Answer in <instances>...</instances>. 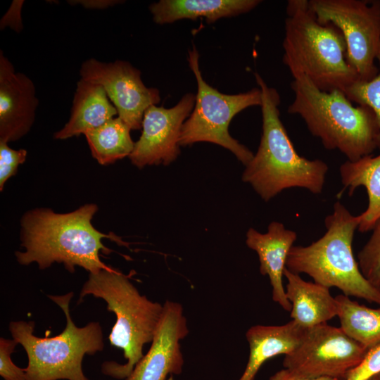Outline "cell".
I'll return each mask as SVG.
<instances>
[{
	"label": "cell",
	"instance_id": "1",
	"mask_svg": "<svg viewBox=\"0 0 380 380\" xmlns=\"http://www.w3.org/2000/svg\"><path fill=\"white\" fill-rule=\"evenodd\" d=\"M98 210L91 203L68 213H56L50 209L38 208L25 214L21 220V246L24 251L15 255L20 265L36 262L40 270L54 262L63 264L70 272L78 266L95 274L112 268L100 258L101 251H111L102 243L103 238L127 245L114 234H106L97 230L91 220Z\"/></svg>",
	"mask_w": 380,
	"mask_h": 380
},
{
	"label": "cell",
	"instance_id": "2",
	"mask_svg": "<svg viewBox=\"0 0 380 380\" xmlns=\"http://www.w3.org/2000/svg\"><path fill=\"white\" fill-rule=\"evenodd\" d=\"M255 78L262 94V133L257 153L246 165L243 181L265 201L293 187L321 194L328 165L322 160H308L296 152L280 119L278 91L258 73H255Z\"/></svg>",
	"mask_w": 380,
	"mask_h": 380
},
{
	"label": "cell",
	"instance_id": "3",
	"mask_svg": "<svg viewBox=\"0 0 380 380\" xmlns=\"http://www.w3.org/2000/svg\"><path fill=\"white\" fill-rule=\"evenodd\" d=\"M291 87L294 99L288 113L299 115L326 149L356 161L378 148L379 127L369 107L355 106L341 90L322 91L303 75L294 77Z\"/></svg>",
	"mask_w": 380,
	"mask_h": 380
},
{
	"label": "cell",
	"instance_id": "4",
	"mask_svg": "<svg viewBox=\"0 0 380 380\" xmlns=\"http://www.w3.org/2000/svg\"><path fill=\"white\" fill-rule=\"evenodd\" d=\"M286 13L282 60L293 78L303 75L322 91L345 94L359 77L348 63L342 32L320 23L308 0L289 1Z\"/></svg>",
	"mask_w": 380,
	"mask_h": 380
},
{
	"label": "cell",
	"instance_id": "5",
	"mask_svg": "<svg viewBox=\"0 0 380 380\" xmlns=\"http://www.w3.org/2000/svg\"><path fill=\"white\" fill-rule=\"evenodd\" d=\"M101 298L116 320L108 336L110 345L122 350L125 364L106 361L103 374L115 379H127L143 357V348L151 343L159 324L163 304L153 302L141 295L120 270L110 268L89 274L80 293L78 303L86 296Z\"/></svg>",
	"mask_w": 380,
	"mask_h": 380
},
{
	"label": "cell",
	"instance_id": "6",
	"mask_svg": "<svg viewBox=\"0 0 380 380\" xmlns=\"http://www.w3.org/2000/svg\"><path fill=\"white\" fill-rule=\"evenodd\" d=\"M359 222V215L353 216L336 201L332 214L325 217V234L309 246H293L286 269L307 274L315 283L338 288L347 296L380 305V290L362 275L353 253V239Z\"/></svg>",
	"mask_w": 380,
	"mask_h": 380
},
{
	"label": "cell",
	"instance_id": "7",
	"mask_svg": "<svg viewBox=\"0 0 380 380\" xmlns=\"http://www.w3.org/2000/svg\"><path fill=\"white\" fill-rule=\"evenodd\" d=\"M74 293L48 295L63 310L65 327L53 337L42 338L34 334V321H11L8 325L13 339L23 346L27 356L25 368L26 380H89L84 374V355H94L104 348L100 322H90L77 327L73 322L70 303Z\"/></svg>",
	"mask_w": 380,
	"mask_h": 380
},
{
	"label": "cell",
	"instance_id": "8",
	"mask_svg": "<svg viewBox=\"0 0 380 380\" xmlns=\"http://www.w3.org/2000/svg\"><path fill=\"white\" fill-rule=\"evenodd\" d=\"M188 62L196 80L197 93L194 109L182 125L179 145L199 141L213 143L230 151L246 165L253 153L229 134V125L232 118L244 109L261 106L260 89L253 88L236 94L221 93L203 80L199 53L194 46L189 51Z\"/></svg>",
	"mask_w": 380,
	"mask_h": 380
},
{
	"label": "cell",
	"instance_id": "9",
	"mask_svg": "<svg viewBox=\"0 0 380 380\" xmlns=\"http://www.w3.org/2000/svg\"><path fill=\"white\" fill-rule=\"evenodd\" d=\"M310 8L322 24L331 23L342 32L350 65L359 80L369 81L379 69L380 1L310 0Z\"/></svg>",
	"mask_w": 380,
	"mask_h": 380
},
{
	"label": "cell",
	"instance_id": "10",
	"mask_svg": "<svg viewBox=\"0 0 380 380\" xmlns=\"http://www.w3.org/2000/svg\"><path fill=\"white\" fill-rule=\"evenodd\" d=\"M368 350L341 327L325 323L306 329L299 345L284 356L283 365L301 378L346 379Z\"/></svg>",
	"mask_w": 380,
	"mask_h": 380
},
{
	"label": "cell",
	"instance_id": "11",
	"mask_svg": "<svg viewBox=\"0 0 380 380\" xmlns=\"http://www.w3.org/2000/svg\"><path fill=\"white\" fill-rule=\"evenodd\" d=\"M80 74L82 79L103 88L118 116L131 129H141L146 109L160 101L159 90L146 87L140 70L127 61L106 63L89 58L81 65Z\"/></svg>",
	"mask_w": 380,
	"mask_h": 380
},
{
	"label": "cell",
	"instance_id": "12",
	"mask_svg": "<svg viewBox=\"0 0 380 380\" xmlns=\"http://www.w3.org/2000/svg\"><path fill=\"white\" fill-rule=\"evenodd\" d=\"M196 95L184 94L173 107L153 105L144 114L141 134L134 143L129 158L139 168L146 165H167L179 155V138L185 120L192 112Z\"/></svg>",
	"mask_w": 380,
	"mask_h": 380
},
{
	"label": "cell",
	"instance_id": "13",
	"mask_svg": "<svg viewBox=\"0 0 380 380\" xmlns=\"http://www.w3.org/2000/svg\"><path fill=\"white\" fill-rule=\"evenodd\" d=\"M189 332L182 305L166 300L149 350L126 380H165L181 374L184 360L180 342Z\"/></svg>",
	"mask_w": 380,
	"mask_h": 380
},
{
	"label": "cell",
	"instance_id": "14",
	"mask_svg": "<svg viewBox=\"0 0 380 380\" xmlns=\"http://www.w3.org/2000/svg\"><path fill=\"white\" fill-rule=\"evenodd\" d=\"M39 104L35 86L26 75L16 72L0 51V141L8 143L31 129Z\"/></svg>",
	"mask_w": 380,
	"mask_h": 380
},
{
	"label": "cell",
	"instance_id": "15",
	"mask_svg": "<svg viewBox=\"0 0 380 380\" xmlns=\"http://www.w3.org/2000/svg\"><path fill=\"white\" fill-rule=\"evenodd\" d=\"M296 238L294 231L286 229L281 222H272L265 234L250 228L246 239L247 246L258 255L261 274L270 279L272 300L289 312L291 305L286 296L283 276L289 253Z\"/></svg>",
	"mask_w": 380,
	"mask_h": 380
},
{
	"label": "cell",
	"instance_id": "16",
	"mask_svg": "<svg viewBox=\"0 0 380 380\" xmlns=\"http://www.w3.org/2000/svg\"><path fill=\"white\" fill-rule=\"evenodd\" d=\"M284 276L287 279L285 291L291 305L293 321L308 329L325 324L337 316L336 301L329 288L306 281L286 267Z\"/></svg>",
	"mask_w": 380,
	"mask_h": 380
},
{
	"label": "cell",
	"instance_id": "17",
	"mask_svg": "<svg viewBox=\"0 0 380 380\" xmlns=\"http://www.w3.org/2000/svg\"><path fill=\"white\" fill-rule=\"evenodd\" d=\"M115 115L118 111L103 88L81 78L77 83L70 119L54 134V139H67L85 134Z\"/></svg>",
	"mask_w": 380,
	"mask_h": 380
},
{
	"label": "cell",
	"instance_id": "18",
	"mask_svg": "<svg viewBox=\"0 0 380 380\" xmlns=\"http://www.w3.org/2000/svg\"><path fill=\"white\" fill-rule=\"evenodd\" d=\"M306 329L294 321L278 326L255 325L246 333L249 357L239 380H254L261 366L269 359L287 355L301 342Z\"/></svg>",
	"mask_w": 380,
	"mask_h": 380
},
{
	"label": "cell",
	"instance_id": "19",
	"mask_svg": "<svg viewBox=\"0 0 380 380\" xmlns=\"http://www.w3.org/2000/svg\"><path fill=\"white\" fill-rule=\"evenodd\" d=\"M260 2L259 0H160L151 4L149 11L153 21L158 25L198 18L213 23L222 18L248 13Z\"/></svg>",
	"mask_w": 380,
	"mask_h": 380
},
{
	"label": "cell",
	"instance_id": "20",
	"mask_svg": "<svg viewBox=\"0 0 380 380\" xmlns=\"http://www.w3.org/2000/svg\"><path fill=\"white\" fill-rule=\"evenodd\" d=\"M340 175L344 187L338 195L346 189H348L350 195L358 186L366 189L368 206L359 215L357 229L361 232L372 230L380 218V154L368 155L356 161H346L340 167Z\"/></svg>",
	"mask_w": 380,
	"mask_h": 380
},
{
	"label": "cell",
	"instance_id": "21",
	"mask_svg": "<svg viewBox=\"0 0 380 380\" xmlns=\"http://www.w3.org/2000/svg\"><path fill=\"white\" fill-rule=\"evenodd\" d=\"M341 329L367 349L380 343V307L371 308L341 294L335 297Z\"/></svg>",
	"mask_w": 380,
	"mask_h": 380
},
{
	"label": "cell",
	"instance_id": "22",
	"mask_svg": "<svg viewBox=\"0 0 380 380\" xmlns=\"http://www.w3.org/2000/svg\"><path fill=\"white\" fill-rule=\"evenodd\" d=\"M131 128L118 116L87 132L84 136L92 156L101 165H108L129 156L134 146Z\"/></svg>",
	"mask_w": 380,
	"mask_h": 380
},
{
	"label": "cell",
	"instance_id": "23",
	"mask_svg": "<svg viewBox=\"0 0 380 380\" xmlns=\"http://www.w3.org/2000/svg\"><path fill=\"white\" fill-rule=\"evenodd\" d=\"M358 266L366 279L380 290V218L372 229V234L357 254Z\"/></svg>",
	"mask_w": 380,
	"mask_h": 380
},
{
	"label": "cell",
	"instance_id": "24",
	"mask_svg": "<svg viewBox=\"0 0 380 380\" xmlns=\"http://www.w3.org/2000/svg\"><path fill=\"white\" fill-rule=\"evenodd\" d=\"M376 59L379 64L378 74L367 82L356 81L346 90L345 94L352 102L368 106L374 111L379 127L378 148L380 149V50Z\"/></svg>",
	"mask_w": 380,
	"mask_h": 380
},
{
	"label": "cell",
	"instance_id": "25",
	"mask_svg": "<svg viewBox=\"0 0 380 380\" xmlns=\"http://www.w3.org/2000/svg\"><path fill=\"white\" fill-rule=\"evenodd\" d=\"M27 157L25 149L15 150L8 143L0 141V189L3 190L6 182L15 175L19 165L23 163Z\"/></svg>",
	"mask_w": 380,
	"mask_h": 380
},
{
	"label": "cell",
	"instance_id": "26",
	"mask_svg": "<svg viewBox=\"0 0 380 380\" xmlns=\"http://www.w3.org/2000/svg\"><path fill=\"white\" fill-rule=\"evenodd\" d=\"M18 344L13 338H0V376L4 380H26L25 368L18 367L11 359Z\"/></svg>",
	"mask_w": 380,
	"mask_h": 380
},
{
	"label": "cell",
	"instance_id": "27",
	"mask_svg": "<svg viewBox=\"0 0 380 380\" xmlns=\"http://www.w3.org/2000/svg\"><path fill=\"white\" fill-rule=\"evenodd\" d=\"M380 374V343L370 348L362 361L349 372L345 380H367Z\"/></svg>",
	"mask_w": 380,
	"mask_h": 380
},
{
	"label": "cell",
	"instance_id": "28",
	"mask_svg": "<svg viewBox=\"0 0 380 380\" xmlns=\"http://www.w3.org/2000/svg\"><path fill=\"white\" fill-rule=\"evenodd\" d=\"M24 1L23 0L13 1L7 12L1 19V30L9 27L16 32H20L22 30L21 10Z\"/></svg>",
	"mask_w": 380,
	"mask_h": 380
},
{
	"label": "cell",
	"instance_id": "29",
	"mask_svg": "<svg viewBox=\"0 0 380 380\" xmlns=\"http://www.w3.org/2000/svg\"><path fill=\"white\" fill-rule=\"evenodd\" d=\"M68 2L71 5L80 4L87 9H106L116 4H121L122 1L118 0H70Z\"/></svg>",
	"mask_w": 380,
	"mask_h": 380
},
{
	"label": "cell",
	"instance_id": "30",
	"mask_svg": "<svg viewBox=\"0 0 380 380\" xmlns=\"http://www.w3.org/2000/svg\"><path fill=\"white\" fill-rule=\"evenodd\" d=\"M269 380H339V379H335V378H329V377H322V378H317V379L301 378L295 375L287 369L284 368L283 369H281L277 372L275 374L271 376Z\"/></svg>",
	"mask_w": 380,
	"mask_h": 380
},
{
	"label": "cell",
	"instance_id": "31",
	"mask_svg": "<svg viewBox=\"0 0 380 380\" xmlns=\"http://www.w3.org/2000/svg\"><path fill=\"white\" fill-rule=\"evenodd\" d=\"M367 380H380V378H379V374H377V375H375V376H374L369 378V379H367Z\"/></svg>",
	"mask_w": 380,
	"mask_h": 380
},
{
	"label": "cell",
	"instance_id": "32",
	"mask_svg": "<svg viewBox=\"0 0 380 380\" xmlns=\"http://www.w3.org/2000/svg\"><path fill=\"white\" fill-rule=\"evenodd\" d=\"M379 378H380V374H379Z\"/></svg>",
	"mask_w": 380,
	"mask_h": 380
}]
</instances>
